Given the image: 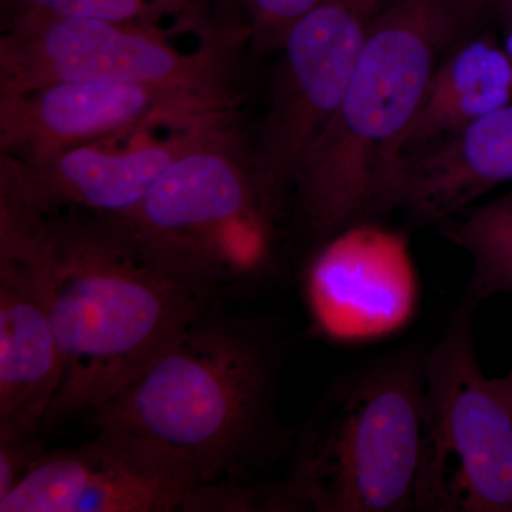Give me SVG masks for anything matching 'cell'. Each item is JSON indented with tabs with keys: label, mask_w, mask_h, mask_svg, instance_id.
<instances>
[{
	"label": "cell",
	"mask_w": 512,
	"mask_h": 512,
	"mask_svg": "<svg viewBox=\"0 0 512 512\" xmlns=\"http://www.w3.org/2000/svg\"><path fill=\"white\" fill-rule=\"evenodd\" d=\"M229 123L232 113L221 114L171 127L164 136L150 138L144 131L123 146H114L113 140L73 148L40 164L2 156L0 177L46 214L79 211L119 218L140 204L185 151Z\"/></svg>",
	"instance_id": "cell-13"
},
{
	"label": "cell",
	"mask_w": 512,
	"mask_h": 512,
	"mask_svg": "<svg viewBox=\"0 0 512 512\" xmlns=\"http://www.w3.org/2000/svg\"><path fill=\"white\" fill-rule=\"evenodd\" d=\"M323 241L305 275V298L320 335L355 345L402 330L419 303L406 235L365 220Z\"/></svg>",
	"instance_id": "cell-12"
},
{
	"label": "cell",
	"mask_w": 512,
	"mask_h": 512,
	"mask_svg": "<svg viewBox=\"0 0 512 512\" xmlns=\"http://www.w3.org/2000/svg\"><path fill=\"white\" fill-rule=\"evenodd\" d=\"M495 392L501 397V400L507 404L508 409L512 412V369L507 375L494 377L490 379Z\"/></svg>",
	"instance_id": "cell-21"
},
{
	"label": "cell",
	"mask_w": 512,
	"mask_h": 512,
	"mask_svg": "<svg viewBox=\"0 0 512 512\" xmlns=\"http://www.w3.org/2000/svg\"><path fill=\"white\" fill-rule=\"evenodd\" d=\"M508 183L512 103L404 156L387 187L383 208H399L414 221L441 225Z\"/></svg>",
	"instance_id": "cell-14"
},
{
	"label": "cell",
	"mask_w": 512,
	"mask_h": 512,
	"mask_svg": "<svg viewBox=\"0 0 512 512\" xmlns=\"http://www.w3.org/2000/svg\"><path fill=\"white\" fill-rule=\"evenodd\" d=\"M198 0H3L6 18L22 13L111 20L153 26L164 19L197 18Z\"/></svg>",
	"instance_id": "cell-17"
},
{
	"label": "cell",
	"mask_w": 512,
	"mask_h": 512,
	"mask_svg": "<svg viewBox=\"0 0 512 512\" xmlns=\"http://www.w3.org/2000/svg\"><path fill=\"white\" fill-rule=\"evenodd\" d=\"M466 302L426 353L417 511L512 512V412L478 365Z\"/></svg>",
	"instance_id": "cell-6"
},
{
	"label": "cell",
	"mask_w": 512,
	"mask_h": 512,
	"mask_svg": "<svg viewBox=\"0 0 512 512\" xmlns=\"http://www.w3.org/2000/svg\"><path fill=\"white\" fill-rule=\"evenodd\" d=\"M322 0H244L247 36L255 53L278 49L289 28Z\"/></svg>",
	"instance_id": "cell-18"
},
{
	"label": "cell",
	"mask_w": 512,
	"mask_h": 512,
	"mask_svg": "<svg viewBox=\"0 0 512 512\" xmlns=\"http://www.w3.org/2000/svg\"><path fill=\"white\" fill-rule=\"evenodd\" d=\"M426 353L403 349L338 380L303 424L266 510L417 511Z\"/></svg>",
	"instance_id": "cell-4"
},
{
	"label": "cell",
	"mask_w": 512,
	"mask_h": 512,
	"mask_svg": "<svg viewBox=\"0 0 512 512\" xmlns=\"http://www.w3.org/2000/svg\"><path fill=\"white\" fill-rule=\"evenodd\" d=\"M183 464L120 434L97 431L80 446L46 450L0 512L187 511L200 488Z\"/></svg>",
	"instance_id": "cell-11"
},
{
	"label": "cell",
	"mask_w": 512,
	"mask_h": 512,
	"mask_svg": "<svg viewBox=\"0 0 512 512\" xmlns=\"http://www.w3.org/2000/svg\"><path fill=\"white\" fill-rule=\"evenodd\" d=\"M59 383L47 215L0 180V439L42 429Z\"/></svg>",
	"instance_id": "cell-10"
},
{
	"label": "cell",
	"mask_w": 512,
	"mask_h": 512,
	"mask_svg": "<svg viewBox=\"0 0 512 512\" xmlns=\"http://www.w3.org/2000/svg\"><path fill=\"white\" fill-rule=\"evenodd\" d=\"M57 82L228 92L224 59L211 43L185 52L153 26L39 13L6 18L0 36V94Z\"/></svg>",
	"instance_id": "cell-7"
},
{
	"label": "cell",
	"mask_w": 512,
	"mask_h": 512,
	"mask_svg": "<svg viewBox=\"0 0 512 512\" xmlns=\"http://www.w3.org/2000/svg\"><path fill=\"white\" fill-rule=\"evenodd\" d=\"M441 235L473 262L467 301L512 296V190L440 225Z\"/></svg>",
	"instance_id": "cell-16"
},
{
	"label": "cell",
	"mask_w": 512,
	"mask_h": 512,
	"mask_svg": "<svg viewBox=\"0 0 512 512\" xmlns=\"http://www.w3.org/2000/svg\"><path fill=\"white\" fill-rule=\"evenodd\" d=\"M508 0H450L463 33H471L494 15Z\"/></svg>",
	"instance_id": "cell-20"
},
{
	"label": "cell",
	"mask_w": 512,
	"mask_h": 512,
	"mask_svg": "<svg viewBox=\"0 0 512 512\" xmlns=\"http://www.w3.org/2000/svg\"><path fill=\"white\" fill-rule=\"evenodd\" d=\"M278 349L214 303L90 413L97 431L163 451L202 485L241 483L274 420Z\"/></svg>",
	"instance_id": "cell-2"
},
{
	"label": "cell",
	"mask_w": 512,
	"mask_h": 512,
	"mask_svg": "<svg viewBox=\"0 0 512 512\" xmlns=\"http://www.w3.org/2000/svg\"><path fill=\"white\" fill-rule=\"evenodd\" d=\"M504 49L507 52V55L510 56L512 62V29L508 32L507 37L504 40Z\"/></svg>",
	"instance_id": "cell-22"
},
{
	"label": "cell",
	"mask_w": 512,
	"mask_h": 512,
	"mask_svg": "<svg viewBox=\"0 0 512 512\" xmlns=\"http://www.w3.org/2000/svg\"><path fill=\"white\" fill-rule=\"evenodd\" d=\"M389 0H322L279 45L268 107L252 154L256 175L284 205L306 154L338 110Z\"/></svg>",
	"instance_id": "cell-8"
},
{
	"label": "cell",
	"mask_w": 512,
	"mask_h": 512,
	"mask_svg": "<svg viewBox=\"0 0 512 512\" xmlns=\"http://www.w3.org/2000/svg\"><path fill=\"white\" fill-rule=\"evenodd\" d=\"M231 93L120 82H57L0 94V156L40 164L73 148L232 113Z\"/></svg>",
	"instance_id": "cell-9"
},
{
	"label": "cell",
	"mask_w": 512,
	"mask_h": 512,
	"mask_svg": "<svg viewBox=\"0 0 512 512\" xmlns=\"http://www.w3.org/2000/svg\"><path fill=\"white\" fill-rule=\"evenodd\" d=\"M460 37L431 77L402 158L512 103V62L504 46L485 30Z\"/></svg>",
	"instance_id": "cell-15"
},
{
	"label": "cell",
	"mask_w": 512,
	"mask_h": 512,
	"mask_svg": "<svg viewBox=\"0 0 512 512\" xmlns=\"http://www.w3.org/2000/svg\"><path fill=\"white\" fill-rule=\"evenodd\" d=\"M281 208L229 123L175 160L133 211L103 220L165 268L221 295L266 274Z\"/></svg>",
	"instance_id": "cell-5"
},
{
	"label": "cell",
	"mask_w": 512,
	"mask_h": 512,
	"mask_svg": "<svg viewBox=\"0 0 512 512\" xmlns=\"http://www.w3.org/2000/svg\"><path fill=\"white\" fill-rule=\"evenodd\" d=\"M46 215L60 383L43 427L99 409L220 296L165 268L103 218Z\"/></svg>",
	"instance_id": "cell-1"
},
{
	"label": "cell",
	"mask_w": 512,
	"mask_h": 512,
	"mask_svg": "<svg viewBox=\"0 0 512 512\" xmlns=\"http://www.w3.org/2000/svg\"><path fill=\"white\" fill-rule=\"evenodd\" d=\"M461 35L450 0H389L293 185L299 215L315 237L384 211L431 77Z\"/></svg>",
	"instance_id": "cell-3"
},
{
	"label": "cell",
	"mask_w": 512,
	"mask_h": 512,
	"mask_svg": "<svg viewBox=\"0 0 512 512\" xmlns=\"http://www.w3.org/2000/svg\"><path fill=\"white\" fill-rule=\"evenodd\" d=\"M45 448L32 436L0 439V498L26 477Z\"/></svg>",
	"instance_id": "cell-19"
}]
</instances>
